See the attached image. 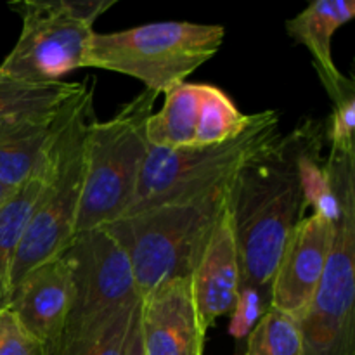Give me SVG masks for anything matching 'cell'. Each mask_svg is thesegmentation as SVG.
<instances>
[{
  "label": "cell",
  "mask_w": 355,
  "mask_h": 355,
  "mask_svg": "<svg viewBox=\"0 0 355 355\" xmlns=\"http://www.w3.org/2000/svg\"><path fill=\"white\" fill-rule=\"evenodd\" d=\"M73 300L71 269L64 255L31 269L10 291L9 311L44 347L55 342Z\"/></svg>",
  "instance_id": "15"
},
{
  "label": "cell",
  "mask_w": 355,
  "mask_h": 355,
  "mask_svg": "<svg viewBox=\"0 0 355 355\" xmlns=\"http://www.w3.org/2000/svg\"><path fill=\"white\" fill-rule=\"evenodd\" d=\"M141 305V302H139ZM139 305L135 307L134 315H132L130 329H128L127 349L125 355H142V343H141V328H139Z\"/></svg>",
  "instance_id": "24"
},
{
  "label": "cell",
  "mask_w": 355,
  "mask_h": 355,
  "mask_svg": "<svg viewBox=\"0 0 355 355\" xmlns=\"http://www.w3.org/2000/svg\"><path fill=\"white\" fill-rule=\"evenodd\" d=\"M16 189H17V187H16ZM16 189H10V187H7V186H3V184H0V205H2L3 201H6L7 198H9L10 194H12Z\"/></svg>",
  "instance_id": "25"
},
{
  "label": "cell",
  "mask_w": 355,
  "mask_h": 355,
  "mask_svg": "<svg viewBox=\"0 0 355 355\" xmlns=\"http://www.w3.org/2000/svg\"><path fill=\"white\" fill-rule=\"evenodd\" d=\"M324 166L336 210L324 272L300 321L304 355H355V148L329 146Z\"/></svg>",
  "instance_id": "2"
},
{
  "label": "cell",
  "mask_w": 355,
  "mask_h": 355,
  "mask_svg": "<svg viewBox=\"0 0 355 355\" xmlns=\"http://www.w3.org/2000/svg\"><path fill=\"white\" fill-rule=\"evenodd\" d=\"M156 97L144 90L106 121L94 118L89 123L75 234L114 224L130 207L149 149L146 127Z\"/></svg>",
  "instance_id": "3"
},
{
  "label": "cell",
  "mask_w": 355,
  "mask_h": 355,
  "mask_svg": "<svg viewBox=\"0 0 355 355\" xmlns=\"http://www.w3.org/2000/svg\"><path fill=\"white\" fill-rule=\"evenodd\" d=\"M326 141L333 148H355V92L333 104L331 116L326 121Z\"/></svg>",
  "instance_id": "23"
},
{
  "label": "cell",
  "mask_w": 355,
  "mask_h": 355,
  "mask_svg": "<svg viewBox=\"0 0 355 355\" xmlns=\"http://www.w3.org/2000/svg\"><path fill=\"white\" fill-rule=\"evenodd\" d=\"M142 355H203L207 331L201 326L189 277L159 284L139 305Z\"/></svg>",
  "instance_id": "11"
},
{
  "label": "cell",
  "mask_w": 355,
  "mask_h": 355,
  "mask_svg": "<svg viewBox=\"0 0 355 355\" xmlns=\"http://www.w3.org/2000/svg\"><path fill=\"white\" fill-rule=\"evenodd\" d=\"M135 307L132 311H127L118 315L110 326L103 329L101 335H97L92 342L87 343L75 355H125L128 329H130L132 315H134Z\"/></svg>",
  "instance_id": "22"
},
{
  "label": "cell",
  "mask_w": 355,
  "mask_h": 355,
  "mask_svg": "<svg viewBox=\"0 0 355 355\" xmlns=\"http://www.w3.org/2000/svg\"><path fill=\"white\" fill-rule=\"evenodd\" d=\"M355 16L354 0H315L284 23L288 35L311 52L319 80L333 104L355 92L352 80L345 78L333 61L331 40L338 28Z\"/></svg>",
  "instance_id": "16"
},
{
  "label": "cell",
  "mask_w": 355,
  "mask_h": 355,
  "mask_svg": "<svg viewBox=\"0 0 355 355\" xmlns=\"http://www.w3.org/2000/svg\"><path fill=\"white\" fill-rule=\"evenodd\" d=\"M89 87L85 83L76 96L61 106L24 114L0 127V184L16 189L44 168Z\"/></svg>",
  "instance_id": "13"
},
{
  "label": "cell",
  "mask_w": 355,
  "mask_h": 355,
  "mask_svg": "<svg viewBox=\"0 0 355 355\" xmlns=\"http://www.w3.org/2000/svg\"><path fill=\"white\" fill-rule=\"evenodd\" d=\"M116 0H21L10 9L21 33L0 64V73L28 83H52L83 68L94 23Z\"/></svg>",
  "instance_id": "8"
},
{
  "label": "cell",
  "mask_w": 355,
  "mask_h": 355,
  "mask_svg": "<svg viewBox=\"0 0 355 355\" xmlns=\"http://www.w3.org/2000/svg\"><path fill=\"white\" fill-rule=\"evenodd\" d=\"M94 118L92 85L54 146L47 182L16 252L10 291L31 269L61 255L75 236L85 177V135Z\"/></svg>",
  "instance_id": "9"
},
{
  "label": "cell",
  "mask_w": 355,
  "mask_h": 355,
  "mask_svg": "<svg viewBox=\"0 0 355 355\" xmlns=\"http://www.w3.org/2000/svg\"><path fill=\"white\" fill-rule=\"evenodd\" d=\"M52 151L44 168L37 175L31 177L30 180L21 184L0 205V312L9 309L10 274H12L14 259H16V252L19 248L28 220H30L31 214H33L38 200H40L45 182H47Z\"/></svg>",
  "instance_id": "17"
},
{
  "label": "cell",
  "mask_w": 355,
  "mask_h": 355,
  "mask_svg": "<svg viewBox=\"0 0 355 355\" xmlns=\"http://www.w3.org/2000/svg\"><path fill=\"white\" fill-rule=\"evenodd\" d=\"M162 110L148 120L149 146L162 149L220 144L246 128L250 114H243L234 101L210 83H180L168 90Z\"/></svg>",
  "instance_id": "10"
},
{
  "label": "cell",
  "mask_w": 355,
  "mask_h": 355,
  "mask_svg": "<svg viewBox=\"0 0 355 355\" xmlns=\"http://www.w3.org/2000/svg\"><path fill=\"white\" fill-rule=\"evenodd\" d=\"M270 307V293L252 284H241L231 311L229 335L236 340H245L255 328L267 309Z\"/></svg>",
  "instance_id": "20"
},
{
  "label": "cell",
  "mask_w": 355,
  "mask_h": 355,
  "mask_svg": "<svg viewBox=\"0 0 355 355\" xmlns=\"http://www.w3.org/2000/svg\"><path fill=\"white\" fill-rule=\"evenodd\" d=\"M189 283L198 318L208 331L232 311L241 286V263L227 205L194 260Z\"/></svg>",
  "instance_id": "14"
},
{
  "label": "cell",
  "mask_w": 355,
  "mask_h": 355,
  "mask_svg": "<svg viewBox=\"0 0 355 355\" xmlns=\"http://www.w3.org/2000/svg\"><path fill=\"white\" fill-rule=\"evenodd\" d=\"M222 24L159 21L113 33H94L83 68L106 69L132 76L146 90L166 94L220 51Z\"/></svg>",
  "instance_id": "5"
},
{
  "label": "cell",
  "mask_w": 355,
  "mask_h": 355,
  "mask_svg": "<svg viewBox=\"0 0 355 355\" xmlns=\"http://www.w3.org/2000/svg\"><path fill=\"white\" fill-rule=\"evenodd\" d=\"M246 340V355H304L300 322L276 307L267 309Z\"/></svg>",
  "instance_id": "19"
},
{
  "label": "cell",
  "mask_w": 355,
  "mask_h": 355,
  "mask_svg": "<svg viewBox=\"0 0 355 355\" xmlns=\"http://www.w3.org/2000/svg\"><path fill=\"white\" fill-rule=\"evenodd\" d=\"M331 243V220L321 214L305 217L284 248L272 284L270 307L302 321L315 297Z\"/></svg>",
  "instance_id": "12"
},
{
  "label": "cell",
  "mask_w": 355,
  "mask_h": 355,
  "mask_svg": "<svg viewBox=\"0 0 355 355\" xmlns=\"http://www.w3.org/2000/svg\"><path fill=\"white\" fill-rule=\"evenodd\" d=\"M326 125L305 118L250 159L229 182L227 208L241 263V284L270 293L284 248L305 218L300 158Z\"/></svg>",
  "instance_id": "1"
},
{
  "label": "cell",
  "mask_w": 355,
  "mask_h": 355,
  "mask_svg": "<svg viewBox=\"0 0 355 355\" xmlns=\"http://www.w3.org/2000/svg\"><path fill=\"white\" fill-rule=\"evenodd\" d=\"M62 255L71 269V309L45 355H75L141 302L130 259L107 227L75 234Z\"/></svg>",
  "instance_id": "6"
},
{
  "label": "cell",
  "mask_w": 355,
  "mask_h": 355,
  "mask_svg": "<svg viewBox=\"0 0 355 355\" xmlns=\"http://www.w3.org/2000/svg\"><path fill=\"white\" fill-rule=\"evenodd\" d=\"M229 182L106 225L130 259L141 298L159 284L191 276L198 253L227 205Z\"/></svg>",
  "instance_id": "4"
},
{
  "label": "cell",
  "mask_w": 355,
  "mask_h": 355,
  "mask_svg": "<svg viewBox=\"0 0 355 355\" xmlns=\"http://www.w3.org/2000/svg\"><path fill=\"white\" fill-rule=\"evenodd\" d=\"M0 355H45V347L6 309L0 312Z\"/></svg>",
  "instance_id": "21"
},
{
  "label": "cell",
  "mask_w": 355,
  "mask_h": 355,
  "mask_svg": "<svg viewBox=\"0 0 355 355\" xmlns=\"http://www.w3.org/2000/svg\"><path fill=\"white\" fill-rule=\"evenodd\" d=\"M279 135V113L266 110L250 114L245 130L220 144L179 149L149 146L134 200L123 217L224 186Z\"/></svg>",
  "instance_id": "7"
},
{
  "label": "cell",
  "mask_w": 355,
  "mask_h": 355,
  "mask_svg": "<svg viewBox=\"0 0 355 355\" xmlns=\"http://www.w3.org/2000/svg\"><path fill=\"white\" fill-rule=\"evenodd\" d=\"M85 83H28L0 73V127L24 114L52 110L80 92Z\"/></svg>",
  "instance_id": "18"
}]
</instances>
